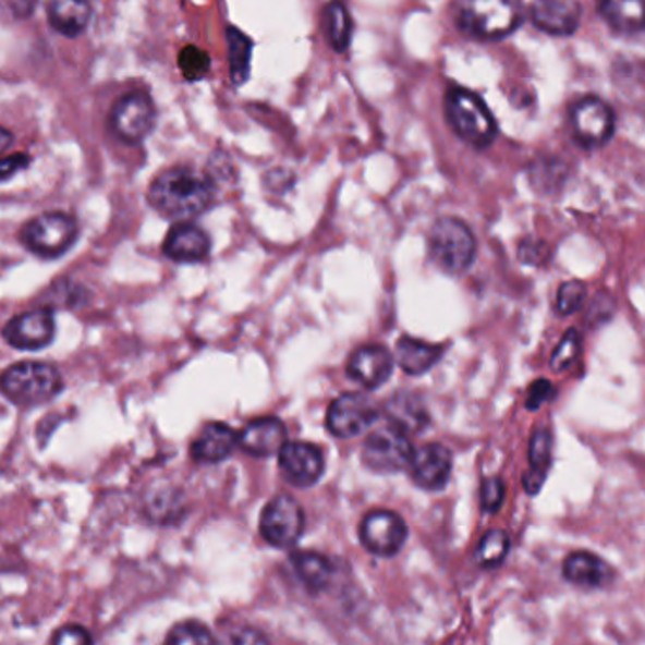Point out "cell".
<instances>
[{
  "mask_svg": "<svg viewBox=\"0 0 645 645\" xmlns=\"http://www.w3.org/2000/svg\"><path fill=\"white\" fill-rule=\"evenodd\" d=\"M562 574L572 585L581 588H604L613 581V570L606 560L593 552H574L564 560Z\"/></svg>",
  "mask_w": 645,
  "mask_h": 645,
  "instance_id": "obj_21",
  "label": "cell"
},
{
  "mask_svg": "<svg viewBox=\"0 0 645 645\" xmlns=\"http://www.w3.org/2000/svg\"><path fill=\"white\" fill-rule=\"evenodd\" d=\"M31 158L27 154H17V156H8V158H0V180L10 179L12 174L22 171L29 166Z\"/></svg>",
  "mask_w": 645,
  "mask_h": 645,
  "instance_id": "obj_38",
  "label": "cell"
},
{
  "mask_svg": "<svg viewBox=\"0 0 645 645\" xmlns=\"http://www.w3.org/2000/svg\"><path fill=\"white\" fill-rule=\"evenodd\" d=\"M506 498V488H503L502 480L498 477H488L483 480L480 485V508L487 513H495L500 510V506Z\"/></svg>",
  "mask_w": 645,
  "mask_h": 645,
  "instance_id": "obj_35",
  "label": "cell"
},
{
  "mask_svg": "<svg viewBox=\"0 0 645 645\" xmlns=\"http://www.w3.org/2000/svg\"><path fill=\"white\" fill-rule=\"evenodd\" d=\"M598 14L616 35L640 36L644 31V0H600Z\"/></svg>",
  "mask_w": 645,
  "mask_h": 645,
  "instance_id": "obj_23",
  "label": "cell"
},
{
  "mask_svg": "<svg viewBox=\"0 0 645 645\" xmlns=\"http://www.w3.org/2000/svg\"><path fill=\"white\" fill-rule=\"evenodd\" d=\"M585 295H587V288L580 280L564 282L559 288V294H557V311H559V315H574L575 311H580L581 305L585 302Z\"/></svg>",
  "mask_w": 645,
  "mask_h": 645,
  "instance_id": "obj_34",
  "label": "cell"
},
{
  "mask_svg": "<svg viewBox=\"0 0 645 645\" xmlns=\"http://www.w3.org/2000/svg\"><path fill=\"white\" fill-rule=\"evenodd\" d=\"M360 538L377 557H394L407 539V524L394 511H372L360 526Z\"/></svg>",
  "mask_w": 645,
  "mask_h": 645,
  "instance_id": "obj_12",
  "label": "cell"
},
{
  "mask_svg": "<svg viewBox=\"0 0 645 645\" xmlns=\"http://www.w3.org/2000/svg\"><path fill=\"white\" fill-rule=\"evenodd\" d=\"M228 51H230V71L233 84H244L251 76L252 42L248 36L230 27L226 33Z\"/></svg>",
  "mask_w": 645,
  "mask_h": 645,
  "instance_id": "obj_29",
  "label": "cell"
},
{
  "mask_svg": "<svg viewBox=\"0 0 645 645\" xmlns=\"http://www.w3.org/2000/svg\"><path fill=\"white\" fill-rule=\"evenodd\" d=\"M324 23H326V36L330 40L331 48L339 53L349 50L352 40V20L343 2L333 0L328 4L324 12Z\"/></svg>",
  "mask_w": 645,
  "mask_h": 645,
  "instance_id": "obj_28",
  "label": "cell"
},
{
  "mask_svg": "<svg viewBox=\"0 0 645 645\" xmlns=\"http://www.w3.org/2000/svg\"><path fill=\"white\" fill-rule=\"evenodd\" d=\"M0 390L15 405H42L61 394L63 377L46 362H20L2 374Z\"/></svg>",
  "mask_w": 645,
  "mask_h": 645,
  "instance_id": "obj_4",
  "label": "cell"
},
{
  "mask_svg": "<svg viewBox=\"0 0 645 645\" xmlns=\"http://www.w3.org/2000/svg\"><path fill=\"white\" fill-rule=\"evenodd\" d=\"M92 20V4L89 0H50L48 2V22L51 29L59 35H82Z\"/></svg>",
  "mask_w": 645,
  "mask_h": 645,
  "instance_id": "obj_24",
  "label": "cell"
},
{
  "mask_svg": "<svg viewBox=\"0 0 645 645\" xmlns=\"http://www.w3.org/2000/svg\"><path fill=\"white\" fill-rule=\"evenodd\" d=\"M2 336L20 351H40L56 338V318L48 308H36L14 316L4 326Z\"/></svg>",
  "mask_w": 645,
  "mask_h": 645,
  "instance_id": "obj_14",
  "label": "cell"
},
{
  "mask_svg": "<svg viewBox=\"0 0 645 645\" xmlns=\"http://www.w3.org/2000/svg\"><path fill=\"white\" fill-rule=\"evenodd\" d=\"M156 123V108L150 97L144 94H130L115 102L110 112V130L127 144L143 143L150 135Z\"/></svg>",
  "mask_w": 645,
  "mask_h": 645,
  "instance_id": "obj_9",
  "label": "cell"
},
{
  "mask_svg": "<svg viewBox=\"0 0 645 645\" xmlns=\"http://www.w3.org/2000/svg\"><path fill=\"white\" fill-rule=\"evenodd\" d=\"M443 346L421 339L402 338L395 344V360L407 375H424L438 364Z\"/></svg>",
  "mask_w": 645,
  "mask_h": 645,
  "instance_id": "obj_25",
  "label": "cell"
},
{
  "mask_svg": "<svg viewBox=\"0 0 645 645\" xmlns=\"http://www.w3.org/2000/svg\"><path fill=\"white\" fill-rule=\"evenodd\" d=\"M430 258L445 272L466 271L474 264L477 243L467 223L459 218L445 216L434 223L428 235Z\"/></svg>",
  "mask_w": 645,
  "mask_h": 645,
  "instance_id": "obj_5",
  "label": "cell"
},
{
  "mask_svg": "<svg viewBox=\"0 0 645 645\" xmlns=\"http://www.w3.org/2000/svg\"><path fill=\"white\" fill-rule=\"evenodd\" d=\"M148 202L159 215L186 222L190 218L203 215L215 202V184L207 174L174 167L159 172L151 182Z\"/></svg>",
  "mask_w": 645,
  "mask_h": 645,
  "instance_id": "obj_1",
  "label": "cell"
},
{
  "mask_svg": "<svg viewBox=\"0 0 645 645\" xmlns=\"http://www.w3.org/2000/svg\"><path fill=\"white\" fill-rule=\"evenodd\" d=\"M78 239V223L63 212L36 216L22 231V241L40 258L63 256Z\"/></svg>",
  "mask_w": 645,
  "mask_h": 645,
  "instance_id": "obj_6",
  "label": "cell"
},
{
  "mask_svg": "<svg viewBox=\"0 0 645 645\" xmlns=\"http://www.w3.org/2000/svg\"><path fill=\"white\" fill-rule=\"evenodd\" d=\"M305 528L302 506L290 495H279L267 503L259 519V532L267 544L288 549L297 544Z\"/></svg>",
  "mask_w": 645,
  "mask_h": 645,
  "instance_id": "obj_8",
  "label": "cell"
},
{
  "mask_svg": "<svg viewBox=\"0 0 645 645\" xmlns=\"http://www.w3.org/2000/svg\"><path fill=\"white\" fill-rule=\"evenodd\" d=\"M508 552H510V536L495 528L480 538L475 559L483 568H495L508 557Z\"/></svg>",
  "mask_w": 645,
  "mask_h": 645,
  "instance_id": "obj_30",
  "label": "cell"
},
{
  "mask_svg": "<svg viewBox=\"0 0 645 645\" xmlns=\"http://www.w3.org/2000/svg\"><path fill=\"white\" fill-rule=\"evenodd\" d=\"M377 416L379 413L369 398L352 392L339 395L331 403L326 426L336 438L351 439L369 430L377 423Z\"/></svg>",
  "mask_w": 645,
  "mask_h": 645,
  "instance_id": "obj_10",
  "label": "cell"
},
{
  "mask_svg": "<svg viewBox=\"0 0 645 645\" xmlns=\"http://www.w3.org/2000/svg\"><path fill=\"white\" fill-rule=\"evenodd\" d=\"M166 256L180 264H195L207 258L210 238L194 223L180 222L172 226L163 241Z\"/></svg>",
  "mask_w": 645,
  "mask_h": 645,
  "instance_id": "obj_18",
  "label": "cell"
},
{
  "mask_svg": "<svg viewBox=\"0 0 645 645\" xmlns=\"http://www.w3.org/2000/svg\"><path fill=\"white\" fill-rule=\"evenodd\" d=\"M167 644L174 645H205L215 644L212 632L208 631L205 624L199 621H184L172 629L166 638Z\"/></svg>",
  "mask_w": 645,
  "mask_h": 645,
  "instance_id": "obj_31",
  "label": "cell"
},
{
  "mask_svg": "<svg viewBox=\"0 0 645 645\" xmlns=\"http://www.w3.org/2000/svg\"><path fill=\"white\" fill-rule=\"evenodd\" d=\"M51 642L61 645H82L89 644V642H92V636H89V632H87L86 629H82V626L66 624V626L59 629V631L53 634Z\"/></svg>",
  "mask_w": 645,
  "mask_h": 645,
  "instance_id": "obj_36",
  "label": "cell"
},
{
  "mask_svg": "<svg viewBox=\"0 0 645 645\" xmlns=\"http://www.w3.org/2000/svg\"><path fill=\"white\" fill-rule=\"evenodd\" d=\"M290 562L294 567L295 575L300 577L303 585L311 591V593H320L324 588L330 585L331 564L328 559H324L322 555L311 551H297L290 557Z\"/></svg>",
  "mask_w": 645,
  "mask_h": 645,
  "instance_id": "obj_27",
  "label": "cell"
},
{
  "mask_svg": "<svg viewBox=\"0 0 645 645\" xmlns=\"http://www.w3.org/2000/svg\"><path fill=\"white\" fill-rule=\"evenodd\" d=\"M233 642H238V644H256V642H267L266 636L264 634H259L258 631H254V629H246V631H239V634L233 636Z\"/></svg>",
  "mask_w": 645,
  "mask_h": 645,
  "instance_id": "obj_39",
  "label": "cell"
},
{
  "mask_svg": "<svg viewBox=\"0 0 645 645\" xmlns=\"http://www.w3.org/2000/svg\"><path fill=\"white\" fill-rule=\"evenodd\" d=\"M524 20L521 0H460L457 22L464 35L496 42L513 35Z\"/></svg>",
  "mask_w": 645,
  "mask_h": 645,
  "instance_id": "obj_2",
  "label": "cell"
},
{
  "mask_svg": "<svg viewBox=\"0 0 645 645\" xmlns=\"http://www.w3.org/2000/svg\"><path fill=\"white\" fill-rule=\"evenodd\" d=\"M581 346V336L580 331L568 330L564 333V338L560 339L559 346L555 349L551 356V367L560 374V372H564L567 367L572 366L574 364L575 356H577V352H580Z\"/></svg>",
  "mask_w": 645,
  "mask_h": 645,
  "instance_id": "obj_32",
  "label": "cell"
},
{
  "mask_svg": "<svg viewBox=\"0 0 645 645\" xmlns=\"http://www.w3.org/2000/svg\"><path fill=\"white\" fill-rule=\"evenodd\" d=\"M280 472L297 488L313 487L324 474V454L307 441H288L279 451Z\"/></svg>",
  "mask_w": 645,
  "mask_h": 645,
  "instance_id": "obj_13",
  "label": "cell"
},
{
  "mask_svg": "<svg viewBox=\"0 0 645 645\" xmlns=\"http://www.w3.org/2000/svg\"><path fill=\"white\" fill-rule=\"evenodd\" d=\"M12 141H14L12 133L4 130V127H0V154H4L12 146Z\"/></svg>",
  "mask_w": 645,
  "mask_h": 645,
  "instance_id": "obj_40",
  "label": "cell"
},
{
  "mask_svg": "<svg viewBox=\"0 0 645 645\" xmlns=\"http://www.w3.org/2000/svg\"><path fill=\"white\" fill-rule=\"evenodd\" d=\"M388 423L403 434H418L430 426V413L418 395L398 392L385 405Z\"/></svg>",
  "mask_w": 645,
  "mask_h": 645,
  "instance_id": "obj_20",
  "label": "cell"
},
{
  "mask_svg": "<svg viewBox=\"0 0 645 645\" xmlns=\"http://www.w3.org/2000/svg\"><path fill=\"white\" fill-rule=\"evenodd\" d=\"M552 438L547 430H538L531 441V467L523 475V487L531 496H536L544 487L545 477L551 467Z\"/></svg>",
  "mask_w": 645,
  "mask_h": 645,
  "instance_id": "obj_26",
  "label": "cell"
},
{
  "mask_svg": "<svg viewBox=\"0 0 645 645\" xmlns=\"http://www.w3.org/2000/svg\"><path fill=\"white\" fill-rule=\"evenodd\" d=\"M552 398V385L547 379H539L528 388V394H526V409L536 411L541 407L545 402H549Z\"/></svg>",
  "mask_w": 645,
  "mask_h": 645,
  "instance_id": "obj_37",
  "label": "cell"
},
{
  "mask_svg": "<svg viewBox=\"0 0 645 645\" xmlns=\"http://www.w3.org/2000/svg\"><path fill=\"white\" fill-rule=\"evenodd\" d=\"M445 115L452 131L477 150L488 148L498 136V123L487 102L466 87L454 86L447 92Z\"/></svg>",
  "mask_w": 645,
  "mask_h": 645,
  "instance_id": "obj_3",
  "label": "cell"
},
{
  "mask_svg": "<svg viewBox=\"0 0 645 645\" xmlns=\"http://www.w3.org/2000/svg\"><path fill=\"white\" fill-rule=\"evenodd\" d=\"M180 71L187 80H202L210 69V59H208L205 51L195 48V46H187L180 51L179 56Z\"/></svg>",
  "mask_w": 645,
  "mask_h": 645,
  "instance_id": "obj_33",
  "label": "cell"
},
{
  "mask_svg": "<svg viewBox=\"0 0 645 645\" xmlns=\"http://www.w3.org/2000/svg\"><path fill=\"white\" fill-rule=\"evenodd\" d=\"M238 438L244 452L264 459L277 454L280 447L287 443V426L279 418L266 416L246 424Z\"/></svg>",
  "mask_w": 645,
  "mask_h": 645,
  "instance_id": "obj_19",
  "label": "cell"
},
{
  "mask_svg": "<svg viewBox=\"0 0 645 645\" xmlns=\"http://www.w3.org/2000/svg\"><path fill=\"white\" fill-rule=\"evenodd\" d=\"M392 367H394V358L385 346L367 344L352 354L346 372L354 382H358L367 390H377L390 379Z\"/></svg>",
  "mask_w": 645,
  "mask_h": 645,
  "instance_id": "obj_17",
  "label": "cell"
},
{
  "mask_svg": "<svg viewBox=\"0 0 645 645\" xmlns=\"http://www.w3.org/2000/svg\"><path fill=\"white\" fill-rule=\"evenodd\" d=\"M570 131L583 150H598L613 136L616 114L603 99L583 97L570 110Z\"/></svg>",
  "mask_w": 645,
  "mask_h": 645,
  "instance_id": "obj_7",
  "label": "cell"
},
{
  "mask_svg": "<svg viewBox=\"0 0 645 645\" xmlns=\"http://www.w3.org/2000/svg\"><path fill=\"white\" fill-rule=\"evenodd\" d=\"M531 20L547 35H574L581 22L580 2L577 0H532Z\"/></svg>",
  "mask_w": 645,
  "mask_h": 645,
  "instance_id": "obj_16",
  "label": "cell"
},
{
  "mask_svg": "<svg viewBox=\"0 0 645 645\" xmlns=\"http://www.w3.org/2000/svg\"><path fill=\"white\" fill-rule=\"evenodd\" d=\"M411 454L413 447L407 434L395 430L392 426L369 434L364 443V462L379 474H394L407 467Z\"/></svg>",
  "mask_w": 645,
  "mask_h": 645,
  "instance_id": "obj_11",
  "label": "cell"
},
{
  "mask_svg": "<svg viewBox=\"0 0 645 645\" xmlns=\"http://www.w3.org/2000/svg\"><path fill=\"white\" fill-rule=\"evenodd\" d=\"M407 466L416 485L434 492V490H441L449 483L452 454L443 445H424L411 454Z\"/></svg>",
  "mask_w": 645,
  "mask_h": 645,
  "instance_id": "obj_15",
  "label": "cell"
},
{
  "mask_svg": "<svg viewBox=\"0 0 645 645\" xmlns=\"http://www.w3.org/2000/svg\"><path fill=\"white\" fill-rule=\"evenodd\" d=\"M239 445L238 431L223 423H210L192 445V457L202 464H216L228 459Z\"/></svg>",
  "mask_w": 645,
  "mask_h": 645,
  "instance_id": "obj_22",
  "label": "cell"
}]
</instances>
